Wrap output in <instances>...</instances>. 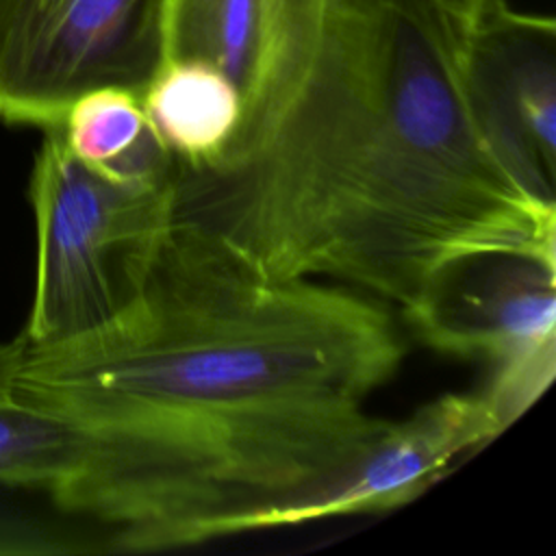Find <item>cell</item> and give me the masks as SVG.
Here are the masks:
<instances>
[{
    "label": "cell",
    "mask_w": 556,
    "mask_h": 556,
    "mask_svg": "<svg viewBox=\"0 0 556 556\" xmlns=\"http://www.w3.org/2000/svg\"><path fill=\"white\" fill-rule=\"evenodd\" d=\"M404 354L382 300L269 280L174 226L139 300L80 337L22 343L9 393L187 469L274 480L369 439L384 417L365 402Z\"/></svg>",
    "instance_id": "obj_1"
},
{
    "label": "cell",
    "mask_w": 556,
    "mask_h": 556,
    "mask_svg": "<svg viewBox=\"0 0 556 556\" xmlns=\"http://www.w3.org/2000/svg\"><path fill=\"white\" fill-rule=\"evenodd\" d=\"M28 200L37 265L24 345H50L98 330L128 311L174 230V163L148 178H113L46 128Z\"/></svg>",
    "instance_id": "obj_2"
},
{
    "label": "cell",
    "mask_w": 556,
    "mask_h": 556,
    "mask_svg": "<svg viewBox=\"0 0 556 556\" xmlns=\"http://www.w3.org/2000/svg\"><path fill=\"white\" fill-rule=\"evenodd\" d=\"M165 0H0V119L61 124L80 93L141 89L161 61Z\"/></svg>",
    "instance_id": "obj_3"
},
{
    "label": "cell",
    "mask_w": 556,
    "mask_h": 556,
    "mask_svg": "<svg viewBox=\"0 0 556 556\" xmlns=\"http://www.w3.org/2000/svg\"><path fill=\"white\" fill-rule=\"evenodd\" d=\"M504 430L482 389L439 395L410 417L389 421L337 471L291 495L208 523L198 543L400 508L432 486L460 454L493 441Z\"/></svg>",
    "instance_id": "obj_4"
},
{
    "label": "cell",
    "mask_w": 556,
    "mask_h": 556,
    "mask_svg": "<svg viewBox=\"0 0 556 556\" xmlns=\"http://www.w3.org/2000/svg\"><path fill=\"white\" fill-rule=\"evenodd\" d=\"M402 317L424 345L493 369L554 354L556 265L523 254L467 258Z\"/></svg>",
    "instance_id": "obj_5"
},
{
    "label": "cell",
    "mask_w": 556,
    "mask_h": 556,
    "mask_svg": "<svg viewBox=\"0 0 556 556\" xmlns=\"http://www.w3.org/2000/svg\"><path fill=\"white\" fill-rule=\"evenodd\" d=\"M554 35L552 17L504 4L469 39L478 83L552 176L556 152Z\"/></svg>",
    "instance_id": "obj_6"
},
{
    "label": "cell",
    "mask_w": 556,
    "mask_h": 556,
    "mask_svg": "<svg viewBox=\"0 0 556 556\" xmlns=\"http://www.w3.org/2000/svg\"><path fill=\"white\" fill-rule=\"evenodd\" d=\"M141 102L154 137L178 165L215 161L241 117L237 85L195 56L161 59L141 87Z\"/></svg>",
    "instance_id": "obj_7"
},
{
    "label": "cell",
    "mask_w": 556,
    "mask_h": 556,
    "mask_svg": "<svg viewBox=\"0 0 556 556\" xmlns=\"http://www.w3.org/2000/svg\"><path fill=\"white\" fill-rule=\"evenodd\" d=\"M56 128L76 159L113 178L159 176L174 163L154 137L135 87L104 85L80 93Z\"/></svg>",
    "instance_id": "obj_8"
},
{
    "label": "cell",
    "mask_w": 556,
    "mask_h": 556,
    "mask_svg": "<svg viewBox=\"0 0 556 556\" xmlns=\"http://www.w3.org/2000/svg\"><path fill=\"white\" fill-rule=\"evenodd\" d=\"M93 432L52 410L0 391V482L50 495L87 463Z\"/></svg>",
    "instance_id": "obj_9"
},
{
    "label": "cell",
    "mask_w": 556,
    "mask_h": 556,
    "mask_svg": "<svg viewBox=\"0 0 556 556\" xmlns=\"http://www.w3.org/2000/svg\"><path fill=\"white\" fill-rule=\"evenodd\" d=\"M432 2L469 39L489 15H493L500 7L506 4V0H432Z\"/></svg>",
    "instance_id": "obj_10"
},
{
    "label": "cell",
    "mask_w": 556,
    "mask_h": 556,
    "mask_svg": "<svg viewBox=\"0 0 556 556\" xmlns=\"http://www.w3.org/2000/svg\"><path fill=\"white\" fill-rule=\"evenodd\" d=\"M20 356H22V341L20 339H15L11 343H0V391L9 389V384L15 376Z\"/></svg>",
    "instance_id": "obj_11"
}]
</instances>
